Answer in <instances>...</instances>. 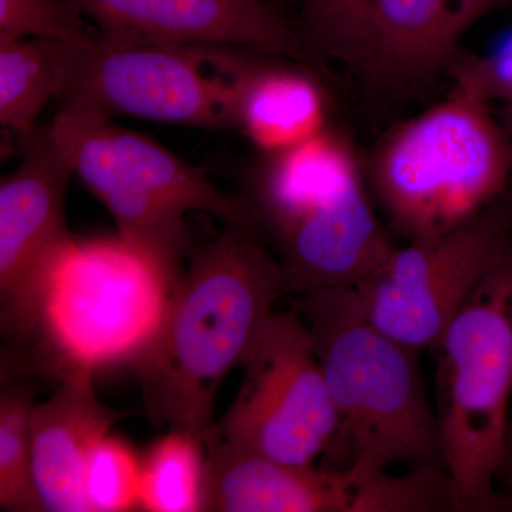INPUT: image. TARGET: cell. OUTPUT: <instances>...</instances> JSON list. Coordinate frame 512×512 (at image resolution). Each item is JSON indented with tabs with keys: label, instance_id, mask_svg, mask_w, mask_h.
<instances>
[{
	"label": "cell",
	"instance_id": "6da1fadb",
	"mask_svg": "<svg viewBox=\"0 0 512 512\" xmlns=\"http://www.w3.org/2000/svg\"><path fill=\"white\" fill-rule=\"evenodd\" d=\"M284 266L255 227H222L195 245L156 338L131 365L151 423L204 439L225 377L244 365L275 303Z\"/></svg>",
	"mask_w": 512,
	"mask_h": 512
},
{
	"label": "cell",
	"instance_id": "7a4b0ae2",
	"mask_svg": "<svg viewBox=\"0 0 512 512\" xmlns=\"http://www.w3.org/2000/svg\"><path fill=\"white\" fill-rule=\"evenodd\" d=\"M292 309L309 330L338 414L335 439L320 466L362 473L393 464L446 468L420 350L377 328L353 286L292 295Z\"/></svg>",
	"mask_w": 512,
	"mask_h": 512
},
{
	"label": "cell",
	"instance_id": "3957f363",
	"mask_svg": "<svg viewBox=\"0 0 512 512\" xmlns=\"http://www.w3.org/2000/svg\"><path fill=\"white\" fill-rule=\"evenodd\" d=\"M439 103L387 131L363 158L373 200L407 242L440 237L507 194L512 140L461 52Z\"/></svg>",
	"mask_w": 512,
	"mask_h": 512
},
{
	"label": "cell",
	"instance_id": "277c9868",
	"mask_svg": "<svg viewBox=\"0 0 512 512\" xmlns=\"http://www.w3.org/2000/svg\"><path fill=\"white\" fill-rule=\"evenodd\" d=\"M241 194L284 266L291 295L355 286L394 249L373 207L363 158L332 124L295 146L259 154Z\"/></svg>",
	"mask_w": 512,
	"mask_h": 512
},
{
	"label": "cell",
	"instance_id": "5b68a950",
	"mask_svg": "<svg viewBox=\"0 0 512 512\" xmlns=\"http://www.w3.org/2000/svg\"><path fill=\"white\" fill-rule=\"evenodd\" d=\"M47 127L73 177L109 211L120 237L161 266L173 289L195 248L188 214L256 228L244 195L222 190L201 168L110 117L62 106Z\"/></svg>",
	"mask_w": 512,
	"mask_h": 512
},
{
	"label": "cell",
	"instance_id": "8992f818",
	"mask_svg": "<svg viewBox=\"0 0 512 512\" xmlns=\"http://www.w3.org/2000/svg\"><path fill=\"white\" fill-rule=\"evenodd\" d=\"M173 286L127 239H70L47 276L35 346L20 369L62 379L126 365L163 325Z\"/></svg>",
	"mask_w": 512,
	"mask_h": 512
},
{
	"label": "cell",
	"instance_id": "52a82bcc",
	"mask_svg": "<svg viewBox=\"0 0 512 512\" xmlns=\"http://www.w3.org/2000/svg\"><path fill=\"white\" fill-rule=\"evenodd\" d=\"M437 404L456 512L503 511L495 487L512 403V248L437 348Z\"/></svg>",
	"mask_w": 512,
	"mask_h": 512
},
{
	"label": "cell",
	"instance_id": "ba28073f",
	"mask_svg": "<svg viewBox=\"0 0 512 512\" xmlns=\"http://www.w3.org/2000/svg\"><path fill=\"white\" fill-rule=\"evenodd\" d=\"M201 512H444L453 487L441 467L386 470L296 466L242 450L214 426L205 434Z\"/></svg>",
	"mask_w": 512,
	"mask_h": 512
},
{
	"label": "cell",
	"instance_id": "9c48e42d",
	"mask_svg": "<svg viewBox=\"0 0 512 512\" xmlns=\"http://www.w3.org/2000/svg\"><path fill=\"white\" fill-rule=\"evenodd\" d=\"M511 248L512 190L447 234L394 248L353 288L377 328L409 348L434 350Z\"/></svg>",
	"mask_w": 512,
	"mask_h": 512
},
{
	"label": "cell",
	"instance_id": "30bf717a",
	"mask_svg": "<svg viewBox=\"0 0 512 512\" xmlns=\"http://www.w3.org/2000/svg\"><path fill=\"white\" fill-rule=\"evenodd\" d=\"M237 397L214 429L242 450L296 466L323 458L338 430L309 330L295 311L266 320Z\"/></svg>",
	"mask_w": 512,
	"mask_h": 512
},
{
	"label": "cell",
	"instance_id": "8fae6325",
	"mask_svg": "<svg viewBox=\"0 0 512 512\" xmlns=\"http://www.w3.org/2000/svg\"><path fill=\"white\" fill-rule=\"evenodd\" d=\"M63 106L202 130H231L227 77L210 46L83 43Z\"/></svg>",
	"mask_w": 512,
	"mask_h": 512
},
{
	"label": "cell",
	"instance_id": "7c38bea8",
	"mask_svg": "<svg viewBox=\"0 0 512 512\" xmlns=\"http://www.w3.org/2000/svg\"><path fill=\"white\" fill-rule=\"evenodd\" d=\"M0 181V328L6 355H28L39 330L47 276L73 235L64 217L73 173L40 126Z\"/></svg>",
	"mask_w": 512,
	"mask_h": 512
},
{
	"label": "cell",
	"instance_id": "4fadbf2b",
	"mask_svg": "<svg viewBox=\"0 0 512 512\" xmlns=\"http://www.w3.org/2000/svg\"><path fill=\"white\" fill-rule=\"evenodd\" d=\"M101 37L171 46H224L288 57L323 72L274 0H70Z\"/></svg>",
	"mask_w": 512,
	"mask_h": 512
},
{
	"label": "cell",
	"instance_id": "5bb4252c",
	"mask_svg": "<svg viewBox=\"0 0 512 512\" xmlns=\"http://www.w3.org/2000/svg\"><path fill=\"white\" fill-rule=\"evenodd\" d=\"M512 0H372L356 72L370 86L416 90L448 74L468 30Z\"/></svg>",
	"mask_w": 512,
	"mask_h": 512
},
{
	"label": "cell",
	"instance_id": "9a60e30c",
	"mask_svg": "<svg viewBox=\"0 0 512 512\" xmlns=\"http://www.w3.org/2000/svg\"><path fill=\"white\" fill-rule=\"evenodd\" d=\"M227 77L229 121L259 151L275 153L330 126L320 70L288 57L239 47L211 46Z\"/></svg>",
	"mask_w": 512,
	"mask_h": 512
},
{
	"label": "cell",
	"instance_id": "2e32d148",
	"mask_svg": "<svg viewBox=\"0 0 512 512\" xmlns=\"http://www.w3.org/2000/svg\"><path fill=\"white\" fill-rule=\"evenodd\" d=\"M127 410L101 402L93 373L77 370L59 380L30 420L32 468L42 511L89 512L83 480L93 448L111 433Z\"/></svg>",
	"mask_w": 512,
	"mask_h": 512
},
{
	"label": "cell",
	"instance_id": "e0dca14e",
	"mask_svg": "<svg viewBox=\"0 0 512 512\" xmlns=\"http://www.w3.org/2000/svg\"><path fill=\"white\" fill-rule=\"evenodd\" d=\"M80 45L0 37V124L22 147L39 130L37 120L47 104L66 92Z\"/></svg>",
	"mask_w": 512,
	"mask_h": 512
},
{
	"label": "cell",
	"instance_id": "ac0fdd59",
	"mask_svg": "<svg viewBox=\"0 0 512 512\" xmlns=\"http://www.w3.org/2000/svg\"><path fill=\"white\" fill-rule=\"evenodd\" d=\"M204 464V439L168 430L141 457L140 508L150 512L200 511Z\"/></svg>",
	"mask_w": 512,
	"mask_h": 512
},
{
	"label": "cell",
	"instance_id": "d6986e66",
	"mask_svg": "<svg viewBox=\"0 0 512 512\" xmlns=\"http://www.w3.org/2000/svg\"><path fill=\"white\" fill-rule=\"evenodd\" d=\"M35 376L3 382L0 393V508L39 512L32 468L30 420L39 393Z\"/></svg>",
	"mask_w": 512,
	"mask_h": 512
},
{
	"label": "cell",
	"instance_id": "ffe728a7",
	"mask_svg": "<svg viewBox=\"0 0 512 512\" xmlns=\"http://www.w3.org/2000/svg\"><path fill=\"white\" fill-rule=\"evenodd\" d=\"M296 32L320 63L336 60L355 70L365 47L372 0H295Z\"/></svg>",
	"mask_w": 512,
	"mask_h": 512
},
{
	"label": "cell",
	"instance_id": "44dd1931",
	"mask_svg": "<svg viewBox=\"0 0 512 512\" xmlns=\"http://www.w3.org/2000/svg\"><path fill=\"white\" fill-rule=\"evenodd\" d=\"M141 457L128 441L107 434L93 448L84 471L89 512H124L140 507Z\"/></svg>",
	"mask_w": 512,
	"mask_h": 512
},
{
	"label": "cell",
	"instance_id": "7402d4cb",
	"mask_svg": "<svg viewBox=\"0 0 512 512\" xmlns=\"http://www.w3.org/2000/svg\"><path fill=\"white\" fill-rule=\"evenodd\" d=\"M97 33L70 0H0V37H39L80 45Z\"/></svg>",
	"mask_w": 512,
	"mask_h": 512
},
{
	"label": "cell",
	"instance_id": "603a6c76",
	"mask_svg": "<svg viewBox=\"0 0 512 512\" xmlns=\"http://www.w3.org/2000/svg\"><path fill=\"white\" fill-rule=\"evenodd\" d=\"M495 487L503 511H512V416L505 436L503 457L495 478Z\"/></svg>",
	"mask_w": 512,
	"mask_h": 512
},
{
	"label": "cell",
	"instance_id": "cb8c5ba5",
	"mask_svg": "<svg viewBox=\"0 0 512 512\" xmlns=\"http://www.w3.org/2000/svg\"><path fill=\"white\" fill-rule=\"evenodd\" d=\"M501 121H512V100L510 103L504 104L503 117Z\"/></svg>",
	"mask_w": 512,
	"mask_h": 512
},
{
	"label": "cell",
	"instance_id": "d4e9b609",
	"mask_svg": "<svg viewBox=\"0 0 512 512\" xmlns=\"http://www.w3.org/2000/svg\"><path fill=\"white\" fill-rule=\"evenodd\" d=\"M504 124V127L507 128L508 134H510L512 140V121H501Z\"/></svg>",
	"mask_w": 512,
	"mask_h": 512
}]
</instances>
